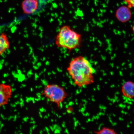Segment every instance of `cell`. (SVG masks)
I'll return each instance as SVG.
<instances>
[{"label": "cell", "mask_w": 134, "mask_h": 134, "mask_svg": "<svg viewBox=\"0 0 134 134\" xmlns=\"http://www.w3.org/2000/svg\"><path fill=\"white\" fill-rule=\"evenodd\" d=\"M67 71L76 86L82 87L94 82V75L96 70L89 61L82 56L72 59Z\"/></svg>", "instance_id": "1"}, {"label": "cell", "mask_w": 134, "mask_h": 134, "mask_svg": "<svg viewBox=\"0 0 134 134\" xmlns=\"http://www.w3.org/2000/svg\"><path fill=\"white\" fill-rule=\"evenodd\" d=\"M82 42L81 35L67 25L60 28L55 38L57 46L70 50L79 48Z\"/></svg>", "instance_id": "2"}, {"label": "cell", "mask_w": 134, "mask_h": 134, "mask_svg": "<svg viewBox=\"0 0 134 134\" xmlns=\"http://www.w3.org/2000/svg\"><path fill=\"white\" fill-rule=\"evenodd\" d=\"M42 95L49 102L56 104L58 108H60L68 95L64 88L55 84H49L46 85Z\"/></svg>", "instance_id": "3"}, {"label": "cell", "mask_w": 134, "mask_h": 134, "mask_svg": "<svg viewBox=\"0 0 134 134\" xmlns=\"http://www.w3.org/2000/svg\"><path fill=\"white\" fill-rule=\"evenodd\" d=\"M10 85L0 83V108L7 104L12 93Z\"/></svg>", "instance_id": "4"}, {"label": "cell", "mask_w": 134, "mask_h": 134, "mask_svg": "<svg viewBox=\"0 0 134 134\" xmlns=\"http://www.w3.org/2000/svg\"><path fill=\"white\" fill-rule=\"evenodd\" d=\"M132 16L130 8L126 6L120 7L116 10L115 13L117 19L122 23H125L130 21Z\"/></svg>", "instance_id": "5"}, {"label": "cell", "mask_w": 134, "mask_h": 134, "mask_svg": "<svg viewBox=\"0 0 134 134\" xmlns=\"http://www.w3.org/2000/svg\"><path fill=\"white\" fill-rule=\"evenodd\" d=\"M21 6L25 14H32L37 11L38 2V0H23Z\"/></svg>", "instance_id": "6"}, {"label": "cell", "mask_w": 134, "mask_h": 134, "mask_svg": "<svg viewBox=\"0 0 134 134\" xmlns=\"http://www.w3.org/2000/svg\"><path fill=\"white\" fill-rule=\"evenodd\" d=\"M122 92L125 98L132 99L134 98V83L133 82H126L122 85Z\"/></svg>", "instance_id": "7"}, {"label": "cell", "mask_w": 134, "mask_h": 134, "mask_svg": "<svg viewBox=\"0 0 134 134\" xmlns=\"http://www.w3.org/2000/svg\"><path fill=\"white\" fill-rule=\"evenodd\" d=\"M10 42L7 35L3 33L0 34V55L9 48Z\"/></svg>", "instance_id": "8"}, {"label": "cell", "mask_w": 134, "mask_h": 134, "mask_svg": "<svg viewBox=\"0 0 134 134\" xmlns=\"http://www.w3.org/2000/svg\"><path fill=\"white\" fill-rule=\"evenodd\" d=\"M95 133L98 134H116L117 133L115 131L111 128L104 127L101 130L95 131Z\"/></svg>", "instance_id": "9"}, {"label": "cell", "mask_w": 134, "mask_h": 134, "mask_svg": "<svg viewBox=\"0 0 134 134\" xmlns=\"http://www.w3.org/2000/svg\"><path fill=\"white\" fill-rule=\"evenodd\" d=\"M127 6L130 8H133L134 6V0H124Z\"/></svg>", "instance_id": "10"}]
</instances>
